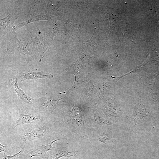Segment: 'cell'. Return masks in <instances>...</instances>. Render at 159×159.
<instances>
[{"mask_svg": "<svg viewBox=\"0 0 159 159\" xmlns=\"http://www.w3.org/2000/svg\"><path fill=\"white\" fill-rule=\"evenodd\" d=\"M24 147L17 153L12 156L8 155L4 153L3 154V158L2 159H18L21 151H22Z\"/></svg>", "mask_w": 159, "mask_h": 159, "instance_id": "13", "label": "cell"}, {"mask_svg": "<svg viewBox=\"0 0 159 159\" xmlns=\"http://www.w3.org/2000/svg\"><path fill=\"white\" fill-rule=\"evenodd\" d=\"M60 140V139L55 140L47 144L36 147L31 151L29 156V159H31L32 157L36 156L43 157L47 152L54 148L52 146L53 143Z\"/></svg>", "mask_w": 159, "mask_h": 159, "instance_id": "2", "label": "cell"}, {"mask_svg": "<svg viewBox=\"0 0 159 159\" xmlns=\"http://www.w3.org/2000/svg\"><path fill=\"white\" fill-rule=\"evenodd\" d=\"M19 44L18 46L19 50L20 52L21 53L24 57L26 54H28L33 57L32 53L29 49V46L28 44L24 41L21 42L20 41L19 42Z\"/></svg>", "mask_w": 159, "mask_h": 159, "instance_id": "10", "label": "cell"}, {"mask_svg": "<svg viewBox=\"0 0 159 159\" xmlns=\"http://www.w3.org/2000/svg\"><path fill=\"white\" fill-rule=\"evenodd\" d=\"M53 16L48 14H44L41 13L39 15L31 16L30 19L26 21L23 22L24 26L28 24L33 22L40 20H48L53 22L54 21Z\"/></svg>", "mask_w": 159, "mask_h": 159, "instance_id": "8", "label": "cell"}, {"mask_svg": "<svg viewBox=\"0 0 159 159\" xmlns=\"http://www.w3.org/2000/svg\"><path fill=\"white\" fill-rule=\"evenodd\" d=\"M10 14L6 17L0 19V31L1 32L4 30L8 25L11 21Z\"/></svg>", "mask_w": 159, "mask_h": 159, "instance_id": "12", "label": "cell"}, {"mask_svg": "<svg viewBox=\"0 0 159 159\" xmlns=\"http://www.w3.org/2000/svg\"><path fill=\"white\" fill-rule=\"evenodd\" d=\"M72 152H68L66 151H59L51 155L43 158V159H59L62 157L70 158L75 155L72 154Z\"/></svg>", "mask_w": 159, "mask_h": 159, "instance_id": "9", "label": "cell"}, {"mask_svg": "<svg viewBox=\"0 0 159 159\" xmlns=\"http://www.w3.org/2000/svg\"><path fill=\"white\" fill-rule=\"evenodd\" d=\"M8 147L4 146L0 143V152L8 153Z\"/></svg>", "mask_w": 159, "mask_h": 159, "instance_id": "14", "label": "cell"}, {"mask_svg": "<svg viewBox=\"0 0 159 159\" xmlns=\"http://www.w3.org/2000/svg\"><path fill=\"white\" fill-rule=\"evenodd\" d=\"M60 99L50 100L44 102L43 105L49 110H53L57 106Z\"/></svg>", "mask_w": 159, "mask_h": 159, "instance_id": "11", "label": "cell"}, {"mask_svg": "<svg viewBox=\"0 0 159 159\" xmlns=\"http://www.w3.org/2000/svg\"><path fill=\"white\" fill-rule=\"evenodd\" d=\"M39 119L40 118L31 115L21 114L15 123L14 129L19 125L26 123H31Z\"/></svg>", "mask_w": 159, "mask_h": 159, "instance_id": "7", "label": "cell"}, {"mask_svg": "<svg viewBox=\"0 0 159 159\" xmlns=\"http://www.w3.org/2000/svg\"><path fill=\"white\" fill-rule=\"evenodd\" d=\"M148 112L146 111L145 107L141 101V100L138 101L137 104L134 109L132 116L135 118H142L148 115Z\"/></svg>", "mask_w": 159, "mask_h": 159, "instance_id": "5", "label": "cell"}, {"mask_svg": "<svg viewBox=\"0 0 159 159\" xmlns=\"http://www.w3.org/2000/svg\"><path fill=\"white\" fill-rule=\"evenodd\" d=\"M46 127L44 125L40 128L35 129L24 134L22 137V143L41 137L46 131Z\"/></svg>", "mask_w": 159, "mask_h": 159, "instance_id": "3", "label": "cell"}, {"mask_svg": "<svg viewBox=\"0 0 159 159\" xmlns=\"http://www.w3.org/2000/svg\"><path fill=\"white\" fill-rule=\"evenodd\" d=\"M19 78L21 81L30 80H37L39 78L47 79L53 78V76L49 73H47L41 71L40 72H32L30 70L19 74Z\"/></svg>", "mask_w": 159, "mask_h": 159, "instance_id": "1", "label": "cell"}, {"mask_svg": "<svg viewBox=\"0 0 159 159\" xmlns=\"http://www.w3.org/2000/svg\"><path fill=\"white\" fill-rule=\"evenodd\" d=\"M11 83L12 86H14L16 93L19 98L24 102L26 103H31L34 99L25 94L23 91L19 88L18 86L16 79L12 78Z\"/></svg>", "mask_w": 159, "mask_h": 159, "instance_id": "4", "label": "cell"}, {"mask_svg": "<svg viewBox=\"0 0 159 159\" xmlns=\"http://www.w3.org/2000/svg\"><path fill=\"white\" fill-rule=\"evenodd\" d=\"M99 139L101 142L105 143L104 141L105 140L108 139V137L107 135L105 134H103L100 135Z\"/></svg>", "mask_w": 159, "mask_h": 159, "instance_id": "15", "label": "cell"}, {"mask_svg": "<svg viewBox=\"0 0 159 159\" xmlns=\"http://www.w3.org/2000/svg\"><path fill=\"white\" fill-rule=\"evenodd\" d=\"M158 78L157 75H151L147 79V84L151 94L154 100L159 99V97L156 92L155 85Z\"/></svg>", "mask_w": 159, "mask_h": 159, "instance_id": "6", "label": "cell"}]
</instances>
